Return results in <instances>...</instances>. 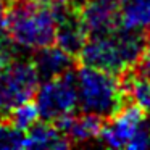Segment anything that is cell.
<instances>
[{"label":"cell","mask_w":150,"mask_h":150,"mask_svg":"<svg viewBox=\"0 0 150 150\" xmlns=\"http://www.w3.org/2000/svg\"><path fill=\"white\" fill-rule=\"evenodd\" d=\"M147 44L145 29L118 28L103 36H89L79 53V65L105 69L121 76L134 69Z\"/></svg>","instance_id":"1"},{"label":"cell","mask_w":150,"mask_h":150,"mask_svg":"<svg viewBox=\"0 0 150 150\" xmlns=\"http://www.w3.org/2000/svg\"><path fill=\"white\" fill-rule=\"evenodd\" d=\"M4 28L26 50L53 45L57 40V21L52 0H8Z\"/></svg>","instance_id":"2"},{"label":"cell","mask_w":150,"mask_h":150,"mask_svg":"<svg viewBox=\"0 0 150 150\" xmlns=\"http://www.w3.org/2000/svg\"><path fill=\"white\" fill-rule=\"evenodd\" d=\"M76 87L79 111L95 115L105 121L129 103L121 76L105 69L79 65L76 68Z\"/></svg>","instance_id":"3"},{"label":"cell","mask_w":150,"mask_h":150,"mask_svg":"<svg viewBox=\"0 0 150 150\" xmlns=\"http://www.w3.org/2000/svg\"><path fill=\"white\" fill-rule=\"evenodd\" d=\"M39 74L33 58H20L0 66V120L8 118L21 103L31 100L39 89Z\"/></svg>","instance_id":"4"},{"label":"cell","mask_w":150,"mask_h":150,"mask_svg":"<svg viewBox=\"0 0 150 150\" xmlns=\"http://www.w3.org/2000/svg\"><path fill=\"white\" fill-rule=\"evenodd\" d=\"M36 105L42 121H53L73 115L78 108L76 69L44 81L36 92Z\"/></svg>","instance_id":"5"},{"label":"cell","mask_w":150,"mask_h":150,"mask_svg":"<svg viewBox=\"0 0 150 150\" xmlns=\"http://www.w3.org/2000/svg\"><path fill=\"white\" fill-rule=\"evenodd\" d=\"M57 21V40L55 44L65 52L79 58L86 40L89 39L86 24L82 21L81 5L68 0H52Z\"/></svg>","instance_id":"6"},{"label":"cell","mask_w":150,"mask_h":150,"mask_svg":"<svg viewBox=\"0 0 150 150\" xmlns=\"http://www.w3.org/2000/svg\"><path fill=\"white\" fill-rule=\"evenodd\" d=\"M147 111L140 108L137 103L129 102L120 113H116L113 118L105 121L98 139L102 144L113 149H123L131 142L134 134L139 131V127L145 123Z\"/></svg>","instance_id":"7"},{"label":"cell","mask_w":150,"mask_h":150,"mask_svg":"<svg viewBox=\"0 0 150 150\" xmlns=\"http://www.w3.org/2000/svg\"><path fill=\"white\" fill-rule=\"evenodd\" d=\"M89 36H103L121 28V0H86L81 5Z\"/></svg>","instance_id":"8"},{"label":"cell","mask_w":150,"mask_h":150,"mask_svg":"<svg viewBox=\"0 0 150 150\" xmlns=\"http://www.w3.org/2000/svg\"><path fill=\"white\" fill-rule=\"evenodd\" d=\"M31 58H33L34 66L37 69L40 82L58 78V76L73 71L79 66V60L73 57L71 53L65 52L57 44L36 50V53Z\"/></svg>","instance_id":"9"},{"label":"cell","mask_w":150,"mask_h":150,"mask_svg":"<svg viewBox=\"0 0 150 150\" xmlns=\"http://www.w3.org/2000/svg\"><path fill=\"white\" fill-rule=\"evenodd\" d=\"M71 142L49 121H37L26 131L24 149H68Z\"/></svg>","instance_id":"10"},{"label":"cell","mask_w":150,"mask_h":150,"mask_svg":"<svg viewBox=\"0 0 150 150\" xmlns=\"http://www.w3.org/2000/svg\"><path fill=\"white\" fill-rule=\"evenodd\" d=\"M124 91L127 94L129 102L137 103L140 108L150 113V81L144 76H139L134 69L121 74Z\"/></svg>","instance_id":"11"},{"label":"cell","mask_w":150,"mask_h":150,"mask_svg":"<svg viewBox=\"0 0 150 150\" xmlns=\"http://www.w3.org/2000/svg\"><path fill=\"white\" fill-rule=\"evenodd\" d=\"M26 131L18 127L10 118L0 120V149H24Z\"/></svg>","instance_id":"12"},{"label":"cell","mask_w":150,"mask_h":150,"mask_svg":"<svg viewBox=\"0 0 150 150\" xmlns=\"http://www.w3.org/2000/svg\"><path fill=\"white\" fill-rule=\"evenodd\" d=\"M8 118H10L18 127L28 131L31 126H34V124L40 120V115H39V110H37V105L33 103L31 100H28V102H24V103H21L20 107L15 108Z\"/></svg>","instance_id":"13"},{"label":"cell","mask_w":150,"mask_h":150,"mask_svg":"<svg viewBox=\"0 0 150 150\" xmlns=\"http://www.w3.org/2000/svg\"><path fill=\"white\" fill-rule=\"evenodd\" d=\"M145 31H147V44H145V49H144V53L140 57L139 63L134 68V71L139 76H144V78H147L150 81V26Z\"/></svg>","instance_id":"14"},{"label":"cell","mask_w":150,"mask_h":150,"mask_svg":"<svg viewBox=\"0 0 150 150\" xmlns=\"http://www.w3.org/2000/svg\"><path fill=\"white\" fill-rule=\"evenodd\" d=\"M127 149H150V126H145V123L139 127L131 142L127 144Z\"/></svg>","instance_id":"15"},{"label":"cell","mask_w":150,"mask_h":150,"mask_svg":"<svg viewBox=\"0 0 150 150\" xmlns=\"http://www.w3.org/2000/svg\"><path fill=\"white\" fill-rule=\"evenodd\" d=\"M8 7V0H0V26L4 24V16H5V11H7Z\"/></svg>","instance_id":"16"}]
</instances>
